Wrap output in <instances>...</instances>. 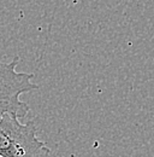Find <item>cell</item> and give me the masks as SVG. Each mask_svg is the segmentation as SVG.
<instances>
[{
    "label": "cell",
    "mask_w": 154,
    "mask_h": 157,
    "mask_svg": "<svg viewBox=\"0 0 154 157\" xmlns=\"http://www.w3.org/2000/svg\"><path fill=\"white\" fill-rule=\"evenodd\" d=\"M34 121L20 123L19 117H0V157H51V149L36 136Z\"/></svg>",
    "instance_id": "cell-1"
},
{
    "label": "cell",
    "mask_w": 154,
    "mask_h": 157,
    "mask_svg": "<svg viewBox=\"0 0 154 157\" xmlns=\"http://www.w3.org/2000/svg\"><path fill=\"white\" fill-rule=\"evenodd\" d=\"M18 63L17 56L10 63H0V117L5 114L25 117L30 108L20 100V96L38 90V85L31 81L34 74L16 70Z\"/></svg>",
    "instance_id": "cell-2"
}]
</instances>
